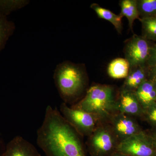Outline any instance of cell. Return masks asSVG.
I'll return each mask as SVG.
<instances>
[{
    "instance_id": "1",
    "label": "cell",
    "mask_w": 156,
    "mask_h": 156,
    "mask_svg": "<svg viewBox=\"0 0 156 156\" xmlns=\"http://www.w3.org/2000/svg\"><path fill=\"white\" fill-rule=\"evenodd\" d=\"M83 137L56 108L47 106L37 137L46 156H87Z\"/></svg>"
},
{
    "instance_id": "2",
    "label": "cell",
    "mask_w": 156,
    "mask_h": 156,
    "mask_svg": "<svg viewBox=\"0 0 156 156\" xmlns=\"http://www.w3.org/2000/svg\"><path fill=\"white\" fill-rule=\"evenodd\" d=\"M71 107L94 115L99 124L107 123L119 112L114 89L108 85L92 86L82 99Z\"/></svg>"
},
{
    "instance_id": "3",
    "label": "cell",
    "mask_w": 156,
    "mask_h": 156,
    "mask_svg": "<svg viewBox=\"0 0 156 156\" xmlns=\"http://www.w3.org/2000/svg\"><path fill=\"white\" fill-rule=\"evenodd\" d=\"M53 78L59 95L66 104H74L82 97L87 86V76L83 68L69 62L57 66Z\"/></svg>"
},
{
    "instance_id": "4",
    "label": "cell",
    "mask_w": 156,
    "mask_h": 156,
    "mask_svg": "<svg viewBox=\"0 0 156 156\" xmlns=\"http://www.w3.org/2000/svg\"><path fill=\"white\" fill-rule=\"evenodd\" d=\"M88 137L87 151L90 156H111L117 151L120 143L108 123L98 124Z\"/></svg>"
},
{
    "instance_id": "5",
    "label": "cell",
    "mask_w": 156,
    "mask_h": 156,
    "mask_svg": "<svg viewBox=\"0 0 156 156\" xmlns=\"http://www.w3.org/2000/svg\"><path fill=\"white\" fill-rule=\"evenodd\" d=\"M60 112L68 122L83 137L90 136L99 124L94 115L73 108L64 102L60 105Z\"/></svg>"
},
{
    "instance_id": "6",
    "label": "cell",
    "mask_w": 156,
    "mask_h": 156,
    "mask_svg": "<svg viewBox=\"0 0 156 156\" xmlns=\"http://www.w3.org/2000/svg\"><path fill=\"white\" fill-rule=\"evenodd\" d=\"M117 151L128 156H156V144L144 131L120 142Z\"/></svg>"
},
{
    "instance_id": "7",
    "label": "cell",
    "mask_w": 156,
    "mask_h": 156,
    "mask_svg": "<svg viewBox=\"0 0 156 156\" xmlns=\"http://www.w3.org/2000/svg\"><path fill=\"white\" fill-rule=\"evenodd\" d=\"M153 44L151 41L142 36L135 34L126 41L124 49V55L130 67L147 66Z\"/></svg>"
},
{
    "instance_id": "8",
    "label": "cell",
    "mask_w": 156,
    "mask_h": 156,
    "mask_svg": "<svg viewBox=\"0 0 156 156\" xmlns=\"http://www.w3.org/2000/svg\"><path fill=\"white\" fill-rule=\"evenodd\" d=\"M107 123L120 142L144 131L136 118L119 112L114 115Z\"/></svg>"
},
{
    "instance_id": "9",
    "label": "cell",
    "mask_w": 156,
    "mask_h": 156,
    "mask_svg": "<svg viewBox=\"0 0 156 156\" xmlns=\"http://www.w3.org/2000/svg\"><path fill=\"white\" fill-rule=\"evenodd\" d=\"M118 112L134 118L141 119L144 109L139 103L135 93L120 89L117 98Z\"/></svg>"
},
{
    "instance_id": "10",
    "label": "cell",
    "mask_w": 156,
    "mask_h": 156,
    "mask_svg": "<svg viewBox=\"0 0 156 156\" xmlns=\"http://www.w3.org/2000/svg\"><path fill=\"white\" fill-rule=\"evenodd\" d=\"M1 156H41L36 147L21 136L9 141Z\"/></svg>"
},
{
    "instance_id": "11",
    "label": "cell",
    "mask_w": 156,
    "mask_h": 156,
    "mask_svg": "<svg viewBox=\"0 0 156 156\" xmlns=\"http://www.w3.org/2000/svg\"><path fill=\"white\" fill-rule=\"evenodd\" d=\"M148 75L149 68L147 66L130 67L121 89L135 92L144 82L148 80Z\"/></svg>"
},
{
    "instance_id": "12",
    "label": "cell",
    "mask_w": 156,
    "mask_h": 156,
    "mask_svg": "<svg viewBox=\"0 0 156 156\" xmlns=\"http://www.w3.org/2000/svg\"><path fill=\"white\" fill-rule=\"evenodd\" d=\"M144 110L156 102V83L147 80L134 92Z\"/></svg>"
},
{
    "instance_id": "13",
    "label": "cell",
    "mask_w": 156,
    "mask_h": 156,
    "mask_svg": "<svg viewBox=\"0 0 156 156\" xmlns=\"http://www.w3.org/2000/svg\"><path fill=\"white\" fill-rule=\"evenodd\" d=\"M130 69V64L126 58H118L109 64L107 73L108 76L113 79H126Z\"/></svg>"
},
{
    "instance_id": "14",
    "label": "cell",
    "mask_w": 156,
    "mask_h": 156,
    "mask_svg": "<svg viewBox=\"0 0 156 156\" xmlns=\"http://www.w3.org/2000/svg\"><path fill=\"white\" fill-rule=\"evenodd\" d=\"M121 12L119 16L126 17L128 19L129 29L133 31L134 21L140 19L136 0H122L120 2Z\"/></svg>"
},
{
    "instance_id": "15",
    "label": "cell",
    "mask_w": 156,
    "mask_h": 156,
    "mask_svg": "<svg viewBox=\"0 0 156 156\" xmlns=\"http://www.w3.org/2000/svg\"><path fill=\"white\" fill-rule=\"evenodd\" d=\"M90 8L95 11L99 18L105 20L111 23L119 34H122V18L119 15H117L108 9L102 8L98 4L93 3Z\"/></svg>"
},
{
    "instance_id": "16",
    "label": "cell",
    "mask_w": 156,
    "mask_h": 156,
    "mask_svg": "<svg viewBox=\"0 0 156 156\" xmlns=\"http://www.w3.org/2000/svg\"><path fill=\"white\" fill-rule=\"evenodd\" d=\"M15 29L14 23L8 20L6 16L0 13V52L5 48Z\"/></svg>"
},
{
    "instance_id": "17",
    "label": "cell",
    "mask_w": 156,
    "mask_h": 156,
    "mask_svg": "<svg viewBox=\"0 0 156 156\" xmlns=\"http://www.w3.org/2000/svg\"><path fill=\"white\" fill-rule=\"evenodd\" d=\"M141 36L148 41L156 42V17L140 18Z\"/></svg>"
},
{
    "instance_id": "18",
    "label": "cell",
    "mask_w": 156,
    "mask_h": 156,
    "mask_svg": "<svg viewBox=\"0 0 156 156\" xmlns=\"http://www.w3.org/2000/svg\"><path fill=\"white\" fill-rule=\"evenodd\" d=\"M140 18L156 17V0H136Z\"/></svg>"
},
{
    "instance_id": "19",
    "label": "cell",
    "mask_w": 156,
    "mask_h": 156,
    "mask_svg": "<svg viewBox=\"0 0 156 156\" xmlns=\"http://www.w3.org/2000/svg\"><path fill=\"white\" fill-rule=\"evenodd\" d=\"M29 2L27 0H0V13L7 17L12 11L24 7Z\"/></svg>"
},
{
    "instance_id": "20",
    "label": "cell",
    "mask_w": 156,
    "mask_h": 156,
    "mask_svg": "<svg viewBox=\"0 0 156 156\" xmlns=\"http://www.w3.org/2000/svg\"><path fill=\"white\" fill-rule=\"evenodd\" d=\"M141 119L147 122L151 127H156V102L144 109Z\"/></svg>"
},
{
    "instance_id": "21",
    "label": "cell",
    "mask_w": 156,
    "mask_h": 156,
    "mask_svg": "<svg viewBox=\"0 0 156 156\" xmlns=\"http://www.w3.org/2000/svg\"><path fill=\"white\" fill-rule=\"evenodd\" d=\"M147 66L148 68L156 66V43L153 44L151 48L150 54Z\"/></svg>"
},
{
    "instance_id": "22",
    "label": "cell",
    "mask_w": 156,
    "mask_h": 156,
    "mask_svg": "<svg viewBox=\"0 0 156 156\" xmlns=\"http://www.w3.org/2000/svg\"><path fill=\"white\" fill-rule=\"evenodd\" d=\"M148 80L156 83V66L149 68Z\"/></svg>"
},
{
    "instance_id": "23",
    "label": "cell",
    "mask_w": 156,
    "mask_h": 156,
    "mask_svg": "<svg viewBox=\"0 0 156 156\" xmlns=\"http://www.w3.org/2000/svg\"><path fill=\"white\" fill-rule=\"evenodd\" d=\"M146 132L156 144V127H151Z\"/></svg>"
},
{
    "instance_id": "24",
    "label": "cell",
    "mask_w": 156,
    "mask_h": 156,
    "mask_svg": "<svg viewBox=\"0 0 156 156\" xmlns=\"http://www.w3.org/2000/svg\"><path fill=\"white\" fill-rule=\"evenodd\" d=\"M111 156H128L124 154L121 153L119 152H116L114 154H113Z\"/></svg>"
}]
</instances>
